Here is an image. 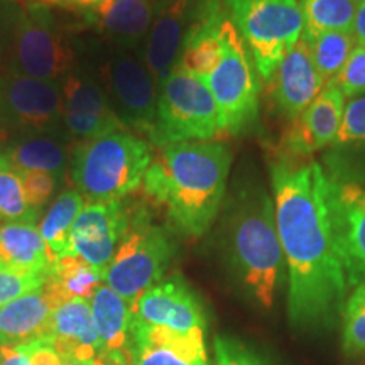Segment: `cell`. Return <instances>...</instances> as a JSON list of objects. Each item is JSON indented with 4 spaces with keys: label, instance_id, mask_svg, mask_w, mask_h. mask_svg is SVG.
Here are the masks:
<instances>
[{
    "label": "cell",
    "instance_id": "4316f807",
    "mask_svg": "<svg viewBox=\"0 0 365 365\" xmlns=\"http://www.w3.org/2000/svg\"><path fill=\"white\" fill-rule=\"evenodd\" d=\"M4 158L17 173L41 171L63 178L68 164L66 145L53 135H26L4 150Z\"/></svg>",
    "mask_w": 365,
    "mask_h": 365
},
{
    "label": "cell",
    "instance_id": "f35d334b",
    "mask_svg": "<svg viewBox=\"0 0 365 365\" xmlns=\"http://www.w3.org/2000/svg\"><path fill=\"white\" fill-rule=\"evenodd\" d=\"M0 365H31L22 345H2Z\"/></svg>",
    "mask_w": 365,
    "mask_h": 365
},
{
    "label": "cell",
    "instance_id": "d6a6232c",
    "mask_svg": "<svg viewBox=\"0 0 365 365\" xmlns=\"http://www.w3.org/2000/svg\"><path fill=\"white\" fill-rule=\"evenodd\" d=\"M215 365H269L257 350L232 335H218L213 340Z\"/></svg>",
    "mask_w": 365,
    "mask_h": 365
},
{
    "label": "cell",
    "instance_id": "7402d4cb",
    "mask_svg": "<svg viewBox=\"0 0 365 365\" xmlns=\"http://www.w3.org/2000/svg\"><path fill=\"white\" fill-rule=\"evenodd\" d=\"M227 17L228 12L222 0H205L202 11L186 34L176 68L200 80L207 78L220 59Z\"/></svg>",
    "mask_w": 365,
    "mask_h": 365
},
{
    "label": "cell",
    "instance_id": "9c48e42d",
    "mask_svg": "<svg viewBox=\"0 0 365 365\" xmlns=\"http://www.w3.org/2000/svg\"><path fill=\"white\" fill-rule=\"evenodd\" d=\"M203 81L217 103L223 134H242L257 120V71L230 16L223 24L220 59Z\"/></svg>",
    "mask_w": 365,
    "mask_h": 365
},
{
    "label": "cell",
    "instance_id": "5b68a950",
    "mask_svg": "<svg viewBox=\"0 0 365 365\" xmlns=\"http://www.w3.org/2000/svg\"><path fill=\"white\" fill-rule=\"evenodd\" d=\"M237 33L247 46L255 71L271 81L277 66L303 36L298 0H223Z\"/></svg>",
    "mask_w": 365,
    "mask_h": 365
},
{
    "label": "cell",
    "instance_id": "83f0119b",
    "mask_svg": "<svg viewBox=\"0 0 365 365\" xmlns=\"http://www.w3.org/2000/svg\"><path fill=\"white\" fill-rule=\"evenodd\" d=\"M83 207L85 198L78 190L63 191L41 220L39 232L51 264L70 255L71 228Z\"/></svg>",
    "mask_w": 365,
    "mask_h": 365
},
{
    "label": "cell",
    "instance_id": "8fae6325",
    "mask_svg": "<svg viewBox=\"0 0 365 365\" xmlns=\"http://www.w3.org/2000/svg\"><path fill=\"white\" fill-rule=\"evenodd\" d=\"M0 113L26 135H53L63 125L61 83L11 73L0 81Z\"/></svg>",
    "mask_w": 365,
    "mask_h": 365
},
{
    "label": "cell",
    "instance_id": "b9f144b4",
    "mask_svg": "<svg viewBox=\"0 0 365 365\" xmlns=\"http://www.w3.org/2000/svg\"><path fill=\"white\" fill-rule=\"evenodd\" d=\"M63 365H97V357L93 360H63Z\"/></svg>",
    "mask_w": 365,
    "mask_h": 365
},
{
    "label": "cell",
    "instance_id": "60d3db41",
    "mask_svg": "<svg viewBox=\"0 0 365 365\" xmlns=\"http://www.w3.org/2000/svg\"><path fill=\"white\" fill-rule=\"evenodd\" d=\"M97 365H130L127 350L120 352H102L97 355Z\"/></svg>",
    "mask_w": 365,
    "mask_h": 365
},
{
    "label": "cell",
    "instance_id": "2e32d148",
    "mask_svg": "<svg viewBox=\"0 0 365 365\" xmlns=\"http://www.w3.org/2000/svg\"><path fill=\"white\" fill-rule=\"evenodd\" d=\"M205 0H156L153 24L144 41L143 61L158 86L175 70L182 43Z\"/></svg>",
    "mask_w": 365,
    "mask_h": 365
},
{
    "label": "cell",
    "instance_id": "3957f363",
    "mask_svg": "<svg viewBox=\"0 0 365 365\" xmlns=\"http://www.w3.org/2000/svg\"><path fill=\"white\" fill-rule=\"evenodd\" d=\"M222 245L227 267L240 293L255 308L271 312L286 264L274 200L262 186H245L234 196L223 220Z\"/></svg>",
    "mask_w": 365,
    "mask_h": 365
},
{
    "label": "cell",
    "instance_id": "f1b7e54d",
    "mask_svg": "<svg viewBox=\"0 0 365 365\" xmlns=\"http://www.w3.org/2000/svg\"><path fill=\"white\" fill-rule=\"evenodd\" d=\"M303 38L308 44L313 65L325 83L339 76L357 44L352 31H328V33L303 36Z\"/></svg>",
    "mask_w": 365,
    "mask_h": 365
},
{
    "label": "cell",
    "instance_id": "52a82bcc",
    "mask_svg": "<svg viewBox=\"0 0 365 365\" xmlns=\"http://www.w3.org/2000/svg\"><path fill=\"white\" fill-rule=\"evenodd\" d=\"M175 252L170 232L139 212L130 218L124 239L103 271V282L134 308L140 294L163 279Z\"/></svg>",
    "mask_w": 365,
    "mask_h": 365
},
{
    "label": "cell",
    "instance_id": "ffe728a7",
    "mask_svg": "<svg viewBox=\"0 0 365 365\" xmlns=\"http://www.w3.org/2000/svg\"><path fill=\"white\" fill-rule=\"evenodd\" d=\"M272 97L282 115L289 120L299 117L327 83L314 68L303 36L287 51L271 78Z\"/></svg>",
    "mask_w": 365,
    "mask_h": 365
},
{
    "label": "cell",
    "instance_id": "e575fe53",
    "mask_svg": "<svg viewBox=\"0 0 365 365\" xmlns=\"http://www.w3.org/2000/svg\"><path fill=\"white\" fill-rule=\"evenodd\" d=\"M345 98H359L365 95V44H355L345 66L335 80Z\"/></svg>",
    "mask_w": 365,
    "mask_h": 365
},
{
    "label": "cell",
    "instance_id": "836d02e7",
    "mask_svg": "<svg viewBox=\"0 0 365 365\" xmlns=\"http://www.w3.org/2000/svg\"><path fill=\"white\" fill-rule=\"evenodd\" d=\"M48 274L24 272L0 264V307L21 298L22 294L39 289L46 282Z\"/></svg>",
    "mask_w": 365,
    "mask_h": 365
},
{
    "label": "cell",
    "instance_id": "ba28073f",
    "mask_svg": "<svg viewBox=\"0 0 365 365\" xmlns=\"http://www.w3.org/2000/svg\"><path fill=\"white\" fill-rule=\"evenodd\" d=\"M14 22L12 73L61 83L75 66V51L53 6L34 0L16 14Z\"/></svg>",
    "mask_w": 365,
    "mask_h": 365
},
{
    "label": "cell",
    "instance_id": "7bdbcfd3",
    "mask_svg": "<svg viewBox=\"0 0 365 365\" xmlns=\"http://www.w3.org/2000/svg\"><path fill=\"white\" fill-rule=\"evenodd\" d=\"M0 349H2V340H0Z\"/></svg>",
    "mask_w": 365,
    "mask_h": 365
},
{
    "label": "cell",
    "instance_id": "7c38bea8",
    "mask_svg": "<svg viewBox=\"0 0 365 365\" xmlns=\"http://www.w3.org/2000/svg\"><path fill=\"white\" fill-rule=\"evenodd\" d=\"M328 205L346 281L365 282V182L328 176Z\"/></svg>",
    "mask_w": 365,
    "mask_h": 365
},
{
    "label": "cell",
    "instance_id": "d4e9b609",
    "mask_svg": "<svg viewBox=\"0 0 365 365\" xmlns=\"http://www.w3.org/2000/svg\"><path fill=\"white\" fill-rule=\"evenodd\" d=\"M90 307L102 352L127 350L132 325V308L129 303L112 287L100 284L90 298Z\"/></svg>",
    "mask_w": 365,
    "mask_h": 365
},
{
    "label": "cell",
    "instance_id": "ee69618b",
    "mask_svg": "<svg viewBox=\"0 0 365 365\" xmlns=\"http://www.w3.org/2000/svg\"><path fill=\"white\" fill-rule=\"evenodd\" d=\"M355 2H357V4H359V2H362V0H355Z\"/></svg>",
    "mask_w": 365,
    "mask_h": 365
},
{
    "label": "cell",
    "instance_id": "ab89813d",
    "mask_svg": "<svg viewBox=\"0 0 365 365\" xmlns=\"http://www.w3.org/2000/svg\"><path fill=\"white\" fill-rule=\"evenodd\" d=\"M352 33L355 36L357 44H365V0L359 2L357 6V14H355Z\"/></svg>",
    "mask_w": 365,
    "mask_h": 365
},
{
    "label": "cell",
    "instance_id": "30bf717a",
    "mask_svg": "<svg viewBox=\"0 0 365 365\" xmlns=\"http://www.w3.org/2000/svg\"><path fill=\"white\" fill-rule=\"evenodd\" d=\"M102 86L122 124L150 139L156 124L158 83L143 59L117 48L103 68Z\"/></svg>",
    "mask_w": 365,
    "mask_h": 365
},
{
    "label": "cell",
    "instance_id": "7a4b0ae2",
    "mask_svg": "<svg viewBox=\"0 0 365 365\" xmlns=\"http://www.w3.org/2000/svg\"><path fill=\"white\" fill-rule=\"evenodd\" d=\"M230 164V149L218 140L164 145L145 171L144 193L182 234L202 237L222 208Z\"/></svg>",
    "mask_w": 365,
    "mask_h": 365
},
{
    "label": "cell",
    "instance_id": "4fadbf2b",
    "mask_svg": "<svg viewBox=\"0 0 365 365\" xmlns=\"http://www.w3.org/2000/svg\"><path fill=\"white\" fill-rule=\"evenodd\" d=\"M129 223L130 215L120 200L85 205L73 223L70 255L83 259L91 267L103 272L124 239Z\"/></svg>",
    "mask_w": 365,
    "mask_h": 365
},
{
    "label": "cell",
    "instance_id": "1f68e13d",
    "mask_svg": "<svg viewBox=\"0 0 365 365\" xmlns=\"http://www.w3.org/2000/svg\"><path fill=\"white\" fill-rule=\"evenodd\" d=\"M341 323L344 352L350 357L365 354V282L355 286L346 296Z\"/></svg>",
    "mask_w": 365,
    "mask_h": 365
},
{
    "label": "cell",
    "instance_id": "8d00e7d4",
    "mask_svg": "<svg viewBox=\"0 0 365 365\" xmlns=\"http://www.w3.org/2000/svg\"><path fill=\"white\" fill-rule=\"evenodd\" d=\"M336 145L365 144V95L345 105L344 122L336 135Z\"/></svg>",
    "mask_w": 365,
    "mask_h": 365
},
{
    "label": "cell",
    "instance_id": "d6986e66",
    "mask_svg": "<svg viewBox=\"0 0 365 365\" xmlns=\"http://www.w3.org/2000/svg\"><path fill=\"white\" fill-rule=\"evenodd\" d=\"M156 0H100L76 12L85 26L97 31L117 48H137L148 38Z\"/></svg>",
    "mask_w": 365,
    "mask_h": 365
},
{
    "label": "cell",
    "instance_id": "9a60e30c",
    "mask_svg": "<svg viewBox=\"0 0 365 365\" xmlns=\"http://www.w3.org/2000/svg\"><path fill=\"white\" fill-rule=\"evenodd\" d=\"M61 91L63 125L80 143L129 130L113 112L103 86L91 76L73 70L63 78Z\"/></svg>",
    "mask_w": 365,
    "mask_h": 365
},
{
    "label": "cell",
    "instance_id": "74e56055",
    "mask_svg": "<svg viewBox=\"0 0 365 365\" xmlns=\"http://www.w3.org/2000/svg\"><path fill=\"white\" fill-rule=\"evenodd\" d=\"M22 346H24L31 365H63V359L46 339L29 341Z\"/></svg>",
    "mask_w": 365,
    "mask_h": 365
},
{
    "label": "cell",
    "instance_id": "5bb4252c",
    "mask_svg": "<svg viewBox=\"0 0 365 365\" xmlns=\"http://www.w3.org/2000/svg\"><path fill=\"white\" fill-rule=\"evenodd\" d=\"M132 317L144 325L175 331H207V312L200 296L181 276H170L145 289L132 308Z\"/></svg>",
    "mask_w": 365,
    "mask_h": 365
},
{
    "label": "cell",
    "instance_id": "8992f818",
    "mask_svg": "<svg viewBox=\"0 0 365 365\" xmlns=\"http://www.w3.org/2000/svg\"><path fill=\"white\" fill-rule=\"evenodd\" d=\"M223 135L220 115L207 83L175 68L158 86V110L150 144L217 140Z\"/></svg>",
    "mask_w": 365,
    "mask_h": 365
},
{
    "label": "cell",
    "instance_id": "e0dca14e",
    "mask_svg": "<svg viewBox=\"0 0 365 365\" xmlns=\"http://www.w3.org/2000/svg\"><path fill=\"white\" fill-rule=\"evenodd\" d=\"M127 355L130 365H208L205 331L181 333L144 325L134 317Z\"/></svg>",
    "mask_w": 365,
    "mask_h": 365
},
{
    "label": "cell",
    "instance_id": "603a6c76",
    "mask_svg": "<svg viewBox=\"0 0 365 365\" xmlns=\"http://www.w3.org/2000/svg\"><path fill=\"white\" fill-rule=\"evenodd\" d=\"M58 304L43 286L0 307L2 345H24L48 336L49 318Z\"/></svg>",
    "mask_w": 365,
    "mask_h": 365
},
{
    "label": "cell",
    "instance_id": "f546056e",
    "mask_svg": "<svg viewBox=\"0 0 365 365\" xmlns=\"http://www.w3.org/2000/svg\"><path fill=\"white\" fill-rule=\"evenodd\" d=\"M303 14V36L328 31H352L359 4L355 0H298Z\"/></svg>",
    "mask_w": 365,
    "mask_h": 365
},
{
    "label": "cell",
    "instance_id": "484cf974",
    "mask_svg": "<svg viewBox=\"0 0 365 365\" xmlns=\"http://www.w3.org/2000/svg\"><path fill=\"white\" fill-rule=\"evenodd\" d=\"M102 281V271L91 267L76 255H66L53 264L43 287L59 307L70 299L90 301Z\"/></svg>",
    "mask_w": 365,
    "mask_h": 365
},
{
    "label": "cell",
    "instance_id": "ac0fdd59",
    "mask_svg": "<svg viewBox=\"0 0 365 365\" xmlns=\"http://www.w3.org/2000/svg\"><path fill=\"white\" fill-rule=\"evenodd\" d=\"M345 97L335 81H328L313 103L291 120L282 137V145L296 158H312L314 153L335 144L341 129Z\"/></svg>",
    "mask_w": 365,
    "mask_h": 365
},
{
    "label": "cell",
    "instance_id": "277c9868",
    "mask_svg": "<svg viewBox=\"0 0 365 365\" xmlns=\"http://www.w3.org/2000/svg\"><path fill=\"white\" fill-rule=\"evenodd\" d=\"M153 159L148 140L117 130L80 143L71 156V180L83 198L117 202L143 186Z\"/></svg>",
    "mask_w": 365,
    "mask_h": 365
},
{
    "label": "cell",
    "instance_id": "cb8c5ba5",
    "mask_svg": "<svg viewBox=\"0 0 365 365\" xmlns=\"http://www.w3.org/2000/svg\"><path fill=\"white\" fill-rule=\"evenodd\" d=\"M0 264L17 271L49 274L53 264L34 220L0 225Z\"/></svg>",
    "mask_w": 365,
    "mask_h": 365
},
{
    "label": "cell",
    "instance_id": "4dcf8cb0",
    "mask_svg": "<svg viewBox=\"0 0 365 365\" xmlns=\"http://www.w3.org/2000/svg\"><path fill=\"white\" fill-rule=\"evenodd\" d=\"M36 220V212L27 203L19 173L0 153V222Z\"/></svg>",
    "mask_w": 365,
    "mask_h": 365
},
{
    "label": "cell",
    "instance_id": "6da1fadb",
    "mask_svg": "<svg viewBox=\"0 0 365 365\" xmlns=\"http://www.w3.org/2000/svg\"><path fill=\"white\" fill-rule=\"evenodd\" d=\"M276 227L284 254L287 314L298 330L331 328L350 293L328 205V175L317 161L272 166Z\"/></svg>",
    "mask_w": 365,
    "mask_h": 365
},
{
    "label": "cell",
    "instance_id": "44dd1931",
    "mask_svg": "<svg viewBox=\"0 0 365 365\" xmlns=\"http://www.w3.org/2000/svg\"><path fill=\"white\" fill-rule=\"evenodd\" d=\"M46 340L63 360H93L102 352L88 299L59 304L49 318Z\"/></svg>",
    "mask_w": 365,
    "mask_h": 365
},
{
    "label": "cell",
    "instance_id": "d590c367",
    "mask_svg": "<svg viewBox=\"0 0 365 365\" xmlns=\"http://www.w3.org/2000/svg\"><path fill=\"white\" fill-rule=\"evenodd\" d=\"M22 188H24V195L29 207L38 212L51 200L54 191L58 188V182L61 178L51 175V173H41V171H26L19 173Z\"/></svg>",
    "mask_w": 365,
    "mask_h": 365
}]
</instances>
